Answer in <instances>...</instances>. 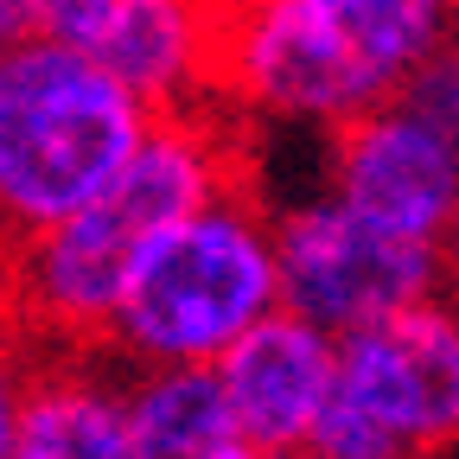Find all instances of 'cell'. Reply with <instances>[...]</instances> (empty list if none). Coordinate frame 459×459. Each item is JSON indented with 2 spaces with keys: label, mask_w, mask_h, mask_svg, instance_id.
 I'll use <instances>...</instances> for the list:
<instances>
[{
  "label": "cell",
  "mask_w": 459,
  "mask_h": 459,
  "mask_svg": "<svg viewBox=\"0 0 459 459\" xmlns=\"http://www.w3.org/2000/svg\"><path fill=\"white\" fill-rule=\"evenodd\" d=\"M453 0H217V57L243 102L287 122H358L446 51Z\"/></svg>",
  "instance_id": "1"
},
{
  "label": "cell",
  "mask_w": 459,
  "mask_h": 459,
  "mask_svg": "<svg viewBox=\"0 0 459 459\" xmlns=\"http://www.w3.org/2000/svg\"><path fill=\"white\" fill-rule=\"evenodd\" d=\"M217 198L223 147L186 115H153L128 166L83 211L20 243V300L57 332H102L134 262Z\"/></svg>",
  "instance_id": "2"
},
{
  "label": "cell",
  "mask_w": 459,
  "mask_h": 459,
  "mask_svg": "<svg viewBox=\"0 0 459 459\" xmlns=\"http://www.w3.org/2000/svg\"><path fill=\"white\" fill-rule=\"evenodd\" d=\"M147 128L153 115L65 45L0 51V237L20 249L83 211Z\"/></svg>",
  "instance_id": "3"
},
{
  "label": "cell",
  "mask_w": 459,
  "mask_h": 459,
  "mask_svg": "<svg viewBox=\"0 0 459 459\" xmlns=\"http://www.w3.org/2000/svg\"><path fill=\"white\" fill-rule=\"evenodd\" d=\"M274 307L281 294L268 223L255 204L223 192L134 262L102 332L141 370H211Z\"/></svg>",
  "instance_id": "4"
},
{
  "label": "cell",
  "mask_w": 459,
  "mask_h": 459,
  "mask_svg": "<svg viewBox=\"0 0 459 459\" xmlns=\"http://www.w3.org/2000/svg\"><path fill=\"white\" fill-rule=\"evenodd\" d=\"M453 428H459V325L434 300L338 338L332 402L307 453L415 459V453H440Z\"/></svg>",
  "instance_id": "5"
},
{
  "label": "cell",
  "mask_w": 459,
  "mask_h": 459,
  "mask_svg": "<svg viewBox=\"0 0 459 459\" xmlns=\"http://www.w3.org/2000/svg\"><path fill=\"white\" fill-rule=\"evenodd\" d=\"M268 243H274L281 313L319 325L325 338H351L364 325H383L395 313H415V307L440 300L446 249L402 243V237L351 217L332 198L287 211L268 230Z\"/></svg>",
  "instance_id": "6"
},
{
  "label": "cell",
  "mask_w": 459,
  "mask_h": 459,
  "mask_svg": "<svg viewBox=\"0 0 459 459\" xmlns=\"http://www.w3.org/2000/svg\"><path fill=\"white\" fill-rule=\"evenodd\" d=\"M32 39L65 45L160 115L211 77L217 0H32Z\"/></svg>",
  "instance_id": "7"
},
{
  "label": "cell",
  "mask_w": 459,
  "mask_h": 459,
  "mask_svg": "<svg viewBox=\"0 0 459 459\" xmlns=\"http://www.w3.org/2000/svg\"><path fill=\"white\" fill-rule=\"evenodd\" d=\"M332 204L402 243L446 249L459 211V128L428 122L402 96L344 122L332 147Z\"/></svg>",
  "instance_id": "8"
},
{
  "label": "cell",
  "mask_w": 459,
  "mask_h": 459,
  "mask_svg": "<svg viewBox=\"0 0 459 459\" xmlns=\"http://www.w3.org/2000/svg\"><path fill=\"white\" fill-rule=\"evenodd\" d=\"M332 364H338V338H325L319 325L281 313V307L268 319H255L211 364L230 434L268 459H300L332 402Z\"/></svg>",
  "instance_id": "9"
},
{
  "label": "cell",
  "mask_w": 459,
  "mask_h": 459,
  "mask_svg": "<svg viewBox=\"0 0 459 459\" xmlns=\"http://www.w3.org/2000/svg\"><path fill=\"white\" fill-rule=\"evenodd\" d=\"M7 459H134L122 395L83 377H45L20 389Z\"/></svg>",
  "instance_id": "10"
},
{
  "label": "cell",
  "mask_w": 459,
  "mask_h": 459,
  "mask_svg": "<svg viewBox=\"0 0 459 459\" xmlns=\"http://www.w3.org/2000/svg\"><path fill=\"white\" fill-rule=\"evenodd\" d=\"M122 421L134 459H204L237 440L211 370H141L122 395Z\"/></svg>",
  "instance_id": "11"
},
{
  "label": "cell",
  "mask_w": 459,
  "mask_h": 459,
  "mask_svg": "<svg viewBox=\"0 0 459 459\" xmlns=\"http://www.w3.org/2000/svg\"><path fill=\"white\" fill-rule=\"evenodd\" d=\"M32 39V0H0V51Z\"/></svg>",
  "instance_id": "12"
},
{
  "label": "cell",
  "mask_w": 459,
  "mask_h": 459,
  "mask_svg": "<svg viewBox=\"0 0 459 459\" xmlns=\"http://www.w3.org/2000/svg\"><path fill=\"white\" fill-rule=\"evenodd\" d=\"M13 409H20V389L0 370V459H7V440H13Z\"/></svg>",
  "instance_id": "13"
},
{
  "label": "cell",
  "mask_w": 459,
  "mask_h": 459,
  "mask_svg": "<svg viewBox=\"0 0 459 459\" xmlns=\"http://www.w3.org/2000/svg\"><path fill=\"white\" fill-rule=\"evenodd\" d=\"M204 459H268V453H255V446H243V440H223V446L204 453Z\"/></svg>",
  "instance_id": "14"
},
{
  "label": "cell",
  "mask_w": 459,
  "mask_h": 459,
  "mask_svg": "<svg viewBox=\"0 0 459 459\" xmlns=\"http://www.w3.org/2000/svg\"><path fill=\"white\" fill-rule=\"evenodd\" d=\"M300 459H325V453H300Z\"/></svg>",
  "instance_id": "15"
}]
</instances>
